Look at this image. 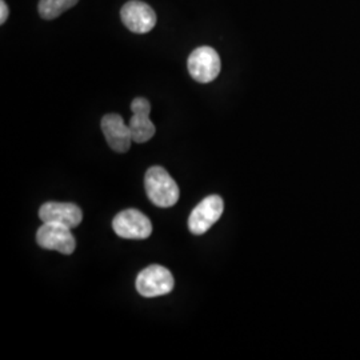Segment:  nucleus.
Masks as SVG:
<instances>
[{
	"label": "nucleus",
	"mask_w": 360,
	"mask_h": 360,
	"mask_svg": "<svg viewBox=\"0 0 360 360\" xmlns=\"http://www.w3.org/2000/svg\"><path fill=\"white\" fill-rule=\"evenodd\" d=\"M77 1L79 0H40L38 6L39 15L46 20H52L74 7Z\"/></svg>",
	"instance_id": "obj_11"
},
{
	"label": "nucleus",
	"mask_w": 360,
	"mask_h": 360,
	"mask_svg": "<svg viewBox=\"0 0 360 360\" xmlns=\"http://www.w3.org/2000/svg\"><path fill=\"white\" fill-rule=\"evenodd\" d=\"M39 218L43 223H56L75 229L83 220V212L74 203L49 202L40 207Z\"/></svg>",
	"instance_id": "obj_10"
},
{
	"label": "nucleus",
	"mask_w": 360,
	"mask_h": 360,
	"mask_svg": "<svg viewBox=\"0 0 360 360\" xmlns=\"http://www.w3.org/2000/svg\"><path fill=\"white\" fill-rule=\"evenodd\" d=\"M187 65L190 75L199 83H210L215 80L221 70L218 52L208 46L193 50L188 58Z\"/></svg>",
	"instance_id": "obj_4"
},
{
	"label": "nucleus",
	"mask_w": 360,
	"mask_h": 360,
	"mask_svg": "<svg viewBox=\"0 0 360 360\" xmlns=\"http://www.w3.org/2000/svg\"><path fill=\"white\" fill-rule=\"evenodd\" d=\"M112 229L123 239L142 240L153 233V223L139 210L129 208L116 215Z\"/></svg>",
	"instance_id": "obj_3"
},
{
	"label": "nucleus",
	"mask_w": 360,
	"mask_h": 360,
	"mask_svg": "<svg viewBox=\"0 0 360 360\" xmlns=\"http://www.w3.org/2000/svg\"><path fill=\"white\" fill-rule=\"evenodd\" d=\"M132 117L129 119V129L132 134V141L136 143L148 142L154 138L155 124L150 119L151 104L144 98H136L131 103Z\"/></svg>",
	"instance_id": "obj_8"
},
{
	"label": "nucleus",
	"mask_w": 360,
	"mask_h": 360,
	"mask_svg": "<svg viewBox=\"0 0 360 360\" xmlns=\"http://www.w3.org/2000/svg\"><path fill=\"white\" fill-rule=\"evenodd\" d=\"M101 127L103 131L105 141L108 146L119 154L127 153L131 147L132 134L129 126L123 120V117L117 114H107L101 122Z\"/></svg>",
	"instance_id": "obj_9"
},
{
	"label": "nucleus",
	"mask_w": 360,
	"mask_h": 360,
	"mask_svg": "<svg viewBox=\"0 0 360 360\" xmlns=\"http://www.w3.org/2000/svg\"><path fill=\"white\" fill-rule=\"evenodd\" d=\"M224 211L223 199L219 195H210L195 207L188 219V229L193 235L206 233Z\"/></svg>",
	"instance_id": "obj_6"
},
{
	"label": "nucleus",
	"mask_w": 360,
	"mask_h": 360,
	"mask_svg": "<svg viewBox=\"0 0 360 360\" xmlns=\"http://www.w3.org/2000/svg\"><path fill=\"white\" fill-rule=\"evenodd\" d=\"M144 187L148 199L155 206L168 208L179 200V187L167 171L160 166L148 168L144 178Z\"/></svg>",
	"instance_id": "obj_1"
},
{
	"label": "nucleus",
	"mask_w": 360,
	"mask_h": 360,
	"mask_svg": "<svg viewBox=\"0 0 360 360\" xmlns=\"http://www.w3.org/2000/svg\"><path fill=\"white\" fill-rule=\"evenodd\" d=\"M174 285L175 281L171 271L159 264L144 269L136 278V290L144 297L167 295L174 290Z\"/></svg>",
	"instance_id": "obj_2"
},
{
	"label": "nucleus",
	"mask_w": 360,
	"mask_h": 360,
	"mask_svg": "<svg viewBox=\"0 0 360 360\" xmlns=\"http://www.w3.org/2000/svg\"><path fill=\"white\" fill-rule=\"evenodd\" d=\"M8 6L6 4L4 0H0V25H4L7 18H8Z\"/></svg>",
	"instance_id": "obj_12"
},
{
	"label": "nucleus",
	"mask_w": 360,
	"mask_h": 360,
	"mask_svg": "<svg viewBox=\"0 0 360 360\" xmlns=\"http://www.w3.org/2000/svg\"><path fill=\"white\" fill-rule=\"evenodd\" d=\"M120 18L124 26L131 32L135 34H147L156 25V13L147 3L141 0H129L122 10Z\"/></svg>",
	"instance_id": "obj_7"
},
{
	"label": "nucleus",
	"mask_w": 360,
	"mask_h": 360,
	"mask_svg": "<svg viewBox=\"0 0 360 360\" xmlns=\"http://www.w3.org/2000/svg\"><path fill=\"white\" fill-rule=\"evenodd\" d=\"M37 243L44 250L71 255L75 251L77 240L70 227L56 223H44L37 232Z\"/></svg>",
	"instance_id": "obj_5"
}]
</instances>
